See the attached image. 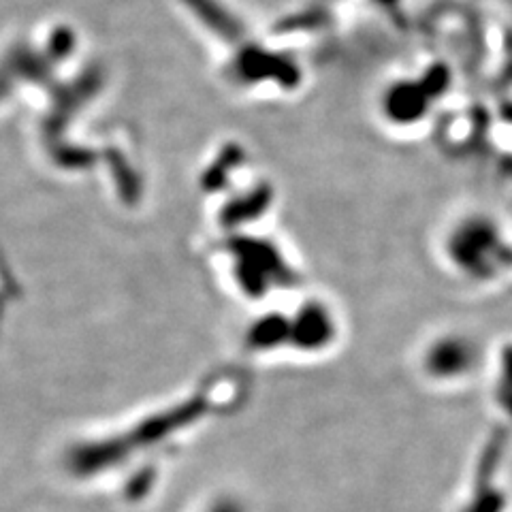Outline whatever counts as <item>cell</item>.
Here are the masks:
<instances>
[{
	"instance_id": "1",
	"label": "cell",
	"mask_w": 512,
	"mask_h": 512,
	"mask_svg": "<svg viewBox=\"0 0 512 512\" xmlns=\"http://www.w3.org/2000/svg\"><path fill=\"white\" fill-rule=\"evenodd\" d=\"M480 363V346L466 333H442L425 348L423 365L427 378L453 384L470 378Z\"/></svg>"
},
{
	"instance_id": "2",
	"label": "cell",
	"mask_w": 512,
	"mask_h": 512,
	"mask_svg": "<svg viewBox=\"0 0 512 512\" xmlns=\"http://www.w3.org/2000/svg\"><path fill=\"white\" fill-rule=\"evenodd\" d=\"M498 461L489 459L483 466L476 468V480L470 489L468 502L459 508V512H504L506 493L498 483Z\"/></svg>"
}]
</instances>
